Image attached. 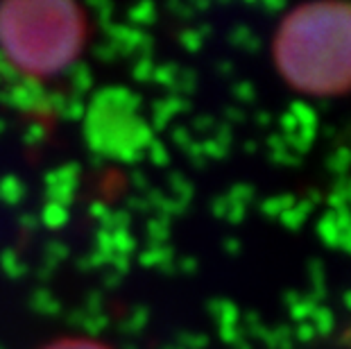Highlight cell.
I'll use <instances>...</instances> for the list:
<instances>
[{
	"mask_svg": "<svg viewBox=\"0 0 351 349\" xmlns=\"http://www.w3.org/2000/svg\"><path fill=\"white\" fill-rule=\"evenodd\" d=\"M86 34V12L71 0L0 5V55L29 80H48L71 69L84 50Z\"/></svg>",
	"mask_w": 351,
	"mask_h": 349,
	"instance_id": "cell-2",
	"label": "cell"
},
{
	"mask_svg": "<svg viewBox=\"0 0 351 349\" xmlns=\"http://www.w3.org/2000/svg\"><path fill=\"white\" fill-rule=\"evenodd\" d=\"M41 349H111V347H109V345H104V343H100V340H93V338L69 336V338L52 340L50 345L41 347Z\"/></svg>",
	"mask_w": 351,
	"mask_h": 349,
	"instance_id": "cell-3",
	"label": "cell"
},
{
	"mask_svg": "<svg viewBox=\"0 0 351 349\" xmlns=\"http://www.w3.org/2000/svg\"><path fill=\"white\" fill-rule=\"evenodd\" d=\"M274 64L288 86L333 98L351 91V3L300 5L274 36Z\"/></svg>",
	"mask_w": 351,
	"mask_h": 349,
	"instance_id": "cell-1",
	"label": "cell"
}]
</instances>
